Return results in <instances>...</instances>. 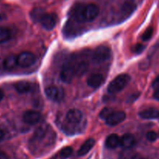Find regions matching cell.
Returning <instances> with one entry per match:
<instances>
[{
	"instance_id": "19",
	"label": "cell",
	"mask_w": 159,
	"mask_h": 159,
	"mask_svg": "<svg viewBox=\"0 0 159 159\" xmlns=\"http://www.w3.org/2000/svg\"><path fill=\"white\" fill-rule=\"evenodd\" d=\"M47 132H48V126L46 125H42V126L37 128L34 134V137L35 140H42L45 137Z\"/></svg>"
},
{
	"instance_id": "29",
	"label": "cell",
	"mask_w": 159,
	"mask_h": 159,
	"mask_svg": "<svg viewBox=\"0 0 159 159\" xmlns=\"http://www.w3.org/2000/svg\"><path fill=\"white\" fill-rule=\"evenodd\" d=\"M153 97H154V99L159 101V88L156 89V91H154V94H153Z\"/></svg>"
},
{
	"instance_id": "6",
	"label": "cell",
	"mask_w": 159,
	"mask_h": 159,
	"mask_svg": "<svg viewBox=\"0 0 159 159\" xmlns=\"http://www.w3.org/2000/svg\"><path fill=\"white\" fill-rule=\"evenodd\" d=\"M58 16L56 13H45L40 20V24L47 30H52L56 26Z\"/></svg>"
},
{
	"instance_id": "23",
	"label": "cell",
	"mask_w": 159,
	"mask_h": 159,
	"mask_svg": "<svg viewBox=\"0 0 159 159\" xmlns=\"http://www.w3.org/2000/svg\"><path fill=\"white\" fill-rule=\"evenodd\" d=\"M153 33H154V29L153 27H148L146 30L144 31V33L142 35V39L143 41L146 42V41H148V40L151 39V38L152 37Z\"/></svg>"
},
{
	"instance_id": "27",
	"label": "cell",
	"mask_w": 159,
	"mask_h": 159,
	"mask_svg": "<svg viewBox=\"0 0 159 159\" xmlns=\"http://www.w3.org/2000/svg\"><path fill=\"white\" fill-rule=\"evenodd\" d=\"M152 88H154V89H157V88H159V76H157V77L154 79V80L153 81L152 83Z\"/></svg>"
},
{
	"instance_id": "17",
	"label": "cell",
	"mask_w": 159,
	"mask_h": 159,
	"mask_svg": "<svg viewBox=\"0 0 159 159\" xmlns=\"http://www.w3.org/2000/svg\"><path fill=\"white\" fill-rule=\"evenodd\" d=\"M120 145V138L117 134H111L105 140V146L110 149H114Z\"/></svg>"
},
{
	"instance_id": "4",
	"label": "cell",
	"mask_w": 159,
	"mask_h": 159,
	"mask_svg": "<svg viewBox=\"0 0 159 159\" xmlns=\"http://www.w3.org/2000/svg\"><path fill=\"white\" fill-rule=\"evenodd\" d=\"M45 94L49 100L56 102H61L65 95L63 89L56 86H49L45 88Z\"/></svg>"
},
{
	"instance_id": "15",
	"label": "cell",
	"mask_w": 159,
	"mask_h": 159,
	"mask_svg": "<svg viewBox=\"0 0 159 159\" xmlns=\"http://www.w3.org/2000/svg\"><path fill=\"white\" fill-rule=\"evenodd\" d=\"M17 56H15L13 55L9 56L4 59L3 61V67L5 70L8 71H12L14 69L17 67Z\"/></svg>"
},
{
	"instance_id": "8",
	"label": "cell",
	"mask_w": 159,
	"mask_h": 159,
	"mask_svg": "<svg viewBox=\"0 0 159 159\" xmlns=\"http://www.w3.org/2000/svg\"><path fill=\"white\" fill-rule=\"evenodd\" d=\"M126 119V113L124 111H112L110 116L105 119V123L110 126H115L121 123Z\"/></svg>"
},
{
	"instance_id": "28",
	"label": "cell",
	"mask_w": 159,
	"mask_h": 159,
	"mask_svg": "<svg viewBox=\"0 0 159 159\" xmlns=\"http://www.w3.org/2000/svg\"><path fill=\"white\" fill-rule=\"evenodd\" d=\"M0 159H9V156L5 152L0 151Z\"/></svg>"
},
{
	"instance_id": "25",
	"label": "cell",
	"mask_w": 159,
	"mask_h": 159,
	"mask_svg": "<svg viewBox=\"0 0 159 159\" xmlns=\"http://www.w3.org/2000/svg\"><path fill=\"white\" fill-rule=\"evenodd\" d=\"M146 137L149 141L154 142L157 139V134H156L155 132H154V131H149V132L147 134Z\"/></svg>"
},
{
	"instance_id": "31",
	"label": "cell",
	"mask_w": 159,
	"mask_h": 159,
	"mask_svg": "<svg viewBox=\"0 0 159 159\" xmlns=\"http://www.w3.org/2000/svg\"><path fill=\"white\" fill-rule=\"evenodd\" d=\"M3 98H4L3 91H2V90L0 89V102H1V101H2V99H3Z\"/></svg>"
},
{
	"instance_id": "1",
	"label": "cell",
	"mask_w": 159,
	"mask_h": 159,
	"mask_svg": "<svg viewBox=\"0 0 159 159\" xmlns=\"http://www.w3.org/2000/svg\"><path fill=\"white\" fill-rule=\"evenodd\" d=\"M99 14V8L94 3L80 4L75 8L74 16L80 22H91Z\"/></svg>"
},
{
	"instance_id": "22",
	"label": "cell",
	"mask_w": 159,
	"mask_h": 159,
	"mask_svg": "<svg viewBox=\"0 0 159 159\" xmlns=\"http://www.w3.org/2000/svg\"><path fill=\"white\" fill-rule=\"evenodd\" d=\"M134 9H135V5H134V2L128 1V2H125L124 5H123V12L125 14H130L134 11Z\"/></svg>"
},
{
	"instance_id": "16",
	"label": "cell",
	"mask_w": 159,
	"mask_h": 159,
	"mask_svg": "<svg viewBox=\"0 0 159 159\" xmlns=\"http://www.w3.org/2000/svg\"><path fill=\"white\" fill-rule=\"evenodd\" d=\"M95 144V140L93 138H89L82 144L77 152L78 156H84L88 154Z\"/></svg>"
},
{
	"instance_id": "13",
	"label": "cell",
	"mask_w": 159,
	"mask_h": 159,
	"mask_svg": "<svg viewBox=\"0 0 159 159\" xmlns=\"http://www.w3.org/2000/svg\"><path fill=\"white\" fill-rule=\"evenodd\" d=\"M14 88L20 94H27V93L31 91L33 86L30 82L22 80V81L16 82L14 84Z\"/></svg>"
},
{
	"instance_id": "12",
	"label": "cell",
	"mask_w": 159,
	"mask_h": 159,
	"mask_svg": "<svg viewBox=\"0 0 159 159\" xmlns=\"http://www.w3.org/2000/svg\"><path fill=\"white\" fill-rule=\"evenodd\" d=\"M140 118L143 119H154L159 118V110L154 108H148L139 113Z\"/></svg>"
},
{
	"instance_id": "20",
	"label": "cell",
	"mask_w": 159,
	"mask_h": 159,
	"mask_svg": "<svg viewBox=\"0 0 159 159\" xmlns=\"http://www.w3.org/2000/svg\"><path fill=\"white\" fill-rule=\"evenodd\" d=\"M45 13V12L42 9H34L31 13H30V17L34 22H40V20H41V18H42V16H43Z\"/></svg>"
},
{
	"instance_id": "3",
	"label": "cell",
	"mask_w": 159,
	"mask_h": 159,
	"mask_svg": "<svg viewBox=\"0 0 159 159\" xmlns=\"http://www.w3.org/2000/svg\"><path fill=\"white\" fill-rule=\"evenodd\" d=\"M129 80H130V76L129 75H119L108 84V93H110V94H116V93L121 91L128 84Z\"/></svg>"
},
{
	"instance_id": "14",
	"label": "cell",
	"mask_w": 159,
	"mask_h": 159,
	"mask_svg": "<svg viewBox=\"0 0 159 159\" xmlns=\"http://www.w3.org/2000/svg\"><path fill=\"white\" fill-rule=\"evenodd\" d=\"M135 143V138L130 134H125L120 138V146L123 148H126V149H129V148L134 147Z\"/></svg>"
},
{
	"instance_id": "30",
	"label": "cell",
	"mask_w": 159,
	"mask_h": 159,
	"mask_svg": "<svg viewBox=\"0 0 159 159\" xmlns=\"http://www.w3.org/2000/svg\"><path fill=\"white\" fill-rule=\"evenodd\" d=\"M4 138V133L2 129H0V142L2 141Z\"/></svg>"
},
{
	"instance_id": "24",
	"label": "cell",
	"mask_w": 159,
	"mask_h": 159,
	"mask_svg": "<svg viewBox=\"0 0 159 159\" xmlns=\"http://www.w3.org/2000/svg\"><path fill=\"white\" fill-rule=\"evenodd\" d=\"M112 112V110L109 108H105L101 111L100 114H99V116H100L101 119H106L108 116H110V114Z\"/></svg>"
},
{
	"instance_id": "11",
	"label": "cell",
	"mask_w": 159,
	"mask_h": 159,
	"mask_svg": "<svg viewBox=\"0 0 159 159\" xmlns=\"http://www.w3.org/2000/svg\"><path fill=\"white\" fill-rule=\"evenodd\" d=\"M104 82V77L102 75L98 74V73H95V74H92L88 78L87 80V84L89 87L92 88H98L103 84Z\"/></svg>"
},
{
	"instance_id": "21",
	"label": "cell",
	"mask_w": 159,
	"mask_h": 159,
	"mask_svg": "<svg viewBox=\"0 0 159 159\" xmlns=\"http://www.w3.org/2000/svg\"><path fill=\"white\" fill-rule=\"evenodd\" d=\"M72 153H73V149H72L71 147H65L59 151V155L61 159H66L70 157Z\"/></svg>"
},
{
	"instance_id": "26",
	"label": "cell",
	"mask_w": 159,
	"mask_h": 159,
	"mask_svg": "<svg viewBox=\"0 0 159 159\" xmlns=\"http://www.w3.org/2000/svg\"><path fill=\"white\" fill-rule=\"evenodd\" d=\"M144 45H142V44H138V45H135L134 48V52L136 53V54H140L144 49Z\"/></svg>"
},
{
	"instance_id": "10",
	"label": "cell",
	"mask_w": 159,
	"mask_h": 159,
	"mask_svg": "<svg viewBox=\"0 0 159 159\" xmlns=\"http://www.w3.org/2000/svg\"><path fill=\"white\" fill-rule=\"evenodd\" d=\"M66 119L67 122L71 124H77V123H80L83 119V113L80 110L76 109V108L70 109L66 113Z\"/></svg>"
},
{
	"instance_id": "18",
	"label": "cell",
	"mask_w": 159,
	"mask_h": 159,
	"mask_svg": "<svg viewBox=\"0 0 159 159\" xmlns=\"http://www.w3.org/2000/svg\"><path fill=\"white\" fill-rule=\"evenodd\" d=\"M11 37L12 34L10 29L5 27H0V44L8 42Z\"/></svg>"
},
{
	"instance_id": "5",
	"label": "cell",
	"mask_w": 159,
	"mask_h": 159,
	"mask_svg": "<svg viewBox=\"0 0 159 159\" xmlns=\"http://www.w3.org/2000/svg\"><path fill=\"white\" fill-rule=\"evenodd\" d=\"M111 56V50L105 45H100L95 48L92 55L93 60L97 62H102L108 60Z\"/></svg>"
},
{
	"instance_id": "7",
	"label": "cell",
	"mask_w": 159,
	"mask_h": 159,
	"mask_svg": "<svg viewBox=\"0 0 159 159\" xmlns=\"http://www.w3.org/2000/svg\"><path fill=\"white\" fill-rule=\"evenodd\" d=\"M35 62V56L30 52L25 51L17 56V63L20 67H29Z\"/></svg>"
},
{
	"instance_id": "9",
	"label": "cell",
	"mask_w": 159,
	"mask_h": 159,
	"mask_svg": "<svg viewBox=\"0 0 159 159\" xmlns=\"http://www.w3.org/2000/svg\"><path fill=\"white\" fill-rule=\"evenodd\" d=\"M41 119V114L38 111L34 110L26 111L23 115V120L25 123L29 125H34Z\"/></svg>"
},
{
	"instance_id": "2",
	"label": "cell",
	"mask_w": 159,
	"mask_h": 159,
	"mask_svg": "<svg viewBox=\"0 0 159 159\" xmlns=\"http://www.w3.org/2000/svg\"><path fill=\"white\" fill-rule=\"evenodd\" d=\"M76 75V59H69L62 65L60 71V78L64 83L70 84Z\"/></svg>"
}]
</instances>
